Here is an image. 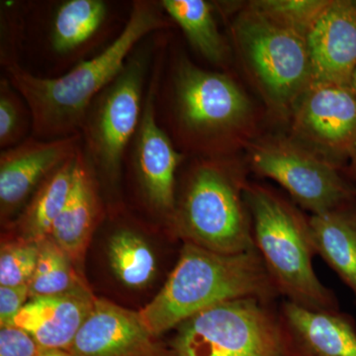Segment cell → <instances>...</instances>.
<instances>
[{
	"mask_svg": "<svg viewBox=\"0 0 356 356\" xmlns=\"http://www.w3.org/2000/svg\"><path fill=\"white\" fill-rule=\"evenodd\" d=\"M170 25L159 1L136 0L116 38L65 74L36 76L19 64L6 67L7 79L31 110L33 137L50 140L79 134L89 105L120 74L129 56L147 37Z\"/></svg>",
	"mask_w": 356,
	"mask_h": 356,
	"instance_id": "cell-1",
	"label": "cell"
},
{
	"mask_svg": "<svg viewBox=\"0 0 356 356\" xmlns=\"http://www.w3.org/2000/svg\"><path fill=\"white\" fill-rule=\"evenodd\" d=\"M280 296L257 250L226 254L184 243L165 285L140 317L159 337L199 312L240 298Z\"/></svg>",
	"mask_w": 356,
	"mask_h": 356,
	"instance_id": "cell-2",
	"label": "cell"
},
{
	"mask_svg": "<svg viewBox=\"0 0 356 356\" xmlns=\"http://www.w3.org/2000/svg\"><path fill=\"white\" fill-rule=\"evenodd\" d=\"M161 72L156 109H163L175 145L207 154L221 149L225 138L241 125L250 112V102L238 84L220 72H209L177 55Z\"/></svg>",
	"mask_w": 356,
	"mask_h": 356,
	"instance_id": "cell-3",
	"label": "cell"
},
{
	"mask_svg": "<svg viewBox=\"0 0 356 356\" xmlns=\"http://www.w3.org/2000/svg\"><path fill=\"white\" fill-rule=\"evenodd\" d=\"M254 248L280 296L313 311H339L334 293L314 268L309 219L291 203L261 185L245 191Z\"/></svg>",
	"mask_w": 356,
	"mask_h": 356,
	"instance_id": "cell-4",
	"label": "cell"
},
{
	"mask_svg": "<svg viewBox=\"0 0 356 356\" xmlns=\"http://www.w3.org/2000/svg\"><path fill=\"white\" fill-rule=\"evenodd\" d=\"M156 34L132 51L120 74L89 105L81 124V151L100 191L105 187L116 191L123 175L126 154L139 126L149 76L161 46Z\"/></svg>",
	"mask_w": 356,
	"mask_h": 356,
	"instance_id": "cell-5",
	"label": "cell"
},
{
	"mask_svg": "<svg viewBox=\"0 0 356 356\" xmlns=\"http://www.w3.org/2000/svg\"><path fill=\"white\" fill-rule=\"evenodd\" d=\"M245 186L240 173L222 159H197L185 177L170 226L184 243L212 252L255 250Z\"/></svg>",
	"mask_w": 356,
	"mask_h": 356,
	"instance_id": "cell-6",
	"label": "cell"
},
{
	"mask_svg": "<svg viewBox=\"0 0 356 356\" xmlns=\"http://www.w3.org/2000/svg\"><path fill=\"white\" fill-rule=\"evenodd\" d=\"M273 303L248 297L199 312L175 327L173 356H286Z\"/></svg>",
	"mask_w": 356,
	"mask_h": 356,
	"instance_id": "cell-7",
	"label": "cell"
},
{
	"mask_svg": "<svg viewBox=\"0 0 356 356\" xmlns=\"http://www.w3.org/2000/svg\"><path fill=\"white\" fill-rule=\"evenodd\" d=\"M234 31L243 58L275 108L293 112L312 83L306 38L248 6L236 18Z\"/></svg>",
	"mask_w": 356,
	"mask_h": 356,
	"instance_id": "cell-8",
	"label": "cell"
},
{
	"mask_svg": "<svg viewBox=\"0 0 356 356\" xmlns=\"http://www.w3.org/2000/svg\"><path fill=\"white\" fill-rule=\"evenodd\" d=\"M161 46L156 53L142 117L126 154L124 168L128 166L133 173L145 205L170 225L177 204V172L184 156L161 125L156 115Z\"/></svg>",
	"mask_w": 356,
	"mask_h": 356,
	"instance_id": "cell-9",
	"label": "cell"
},
{
	"mask_svg": "<svg viewBox=\"0 0 356 356\" xmlns=\"http://www.w3.org/2000/svg\"><path fill=\"white\" fill-rule=\"evenodd\" d=\"M252 165L259 175L280 184L312 215L356 199V191L341 177L336 165L290 140L259 144L252 151Z\"/></svg>",
	"mask_w": 356,
	"mask_h": 356,
	"instance_id": "cell-10",
	"label": "cell"
},
{
	"mask_svg": "<svg viewBox=\"0 0 356 356\" xmlns=\"http://www.w3.org/2000/svg\"><path fill=\"white\" fill-rule=\"evenodd\" d=\"M292 113L295 135L327 154L331 163L332 159L339 161L353 156L356 151V96L350 88L311 84Z\"/></svg>",
	"mask_w": 356,
	"mask_h": 356,
	"instance_id": "cell-11",
	"label": "cell"
},
{
	"mask_svg": "<svg viewBox=\"0 0 356 356\" xmlns=\"http://www.w3.org/2000/svg\"><path fill=\"white\" fill-rule=\"evenodd\" d=\"M81 134L44 140L28 138L0 154V210L8 221L21 213L47 179L81 149Z\"/></svg>",
	"mask_w": 356,
	"mask_h": 356,
	"instance_id": "cell-12",
	"label": "cell"
},
{
	"mask_svg": "<svg viewBox=\"0 0 356 356\" xmlns=\"http://www.w3.org/2000/svg\"><path fill=\"white\" fill-rule=\"evenodd\" d=\"M67 351L72 356H173L149 331L139 312L100 298Z\"/></svg>",
	"mask_w": 356,
	"mask_h": 356,
	"instance_id": "cell-13",
	"label": "cell"
},
{
	"mask_svg": "<svg viewBox=\"0 0 356 356\" xmlns=\"http://www.w3.org/2000/svg\"><path fill=\"white\" fill-rule=\"evenodd\" d=\"M311 84L350 88L356 67V1L330 0L307 35Z\"/></svg>",
	"mask_w": 356,
	"mask_h": 356,
	"instance_id": "cell-14",
	"label": "cell"
},
{
	"mask_svg": "<svg viewBox=\"0 0 356 356\" xmlns=\"http://www.w3.org/2000/svg\"><path fill=\"white\" fill-rule=\"evenodd\" d=\"M286 356H356V323L339 311H313L284 300L278 308Z\"/></svg>",
	"mask_w": 356,
	"mask_h": 356,
	"instance_id": "cell-15",
	"label": "cell"
},
{
	"mask_svg": "<svg viewBox=\"0 0 356 356\" xmlns=\"http://www.w3.org/2000/svg\"><path fill=\"white\" fill-rule=\"evenodd\" d=\"M97 297L88 284L63 294L33 297L14 321L44 350H69Z\"/></svg>",
	"mask_w": 356,
	"mask_h": 356,
	"instance_id": "cell-16",
	"label": "cell"
},
{
	"mask_svg": "<svg viewBox=\"0 0 356 356\" xmlns=\"http://www.w3.org/2000/svg\"><path fill=\"white\" fill-rule=\"evenodd\" d=\"M111 13L104 0L55 2L46 25L47 51L55 60L79 64L105 39Z\"/></svg>",
	"mask_w": 356,
	"mask_h": 356,
	"instance_id": "cell-17",
	"label": "cell"
},
{
	"mask_svg": "<svg viewBox=\"0 0 356 356\" xmlns=\"http://www.w3.org/2000/svg\"><path fill=\"white\" fill-rule=\"evenodd\" d=\"M102 215L99 184L79 149L69 198L54 222L50 238L74 264H81Z\"/></svg>",
	"mask_w": 356,
	"mask_h": 356,
	"instance_id": "cell-18",
	"label": "cell"
},
{
	"mask_svg": "<svg viewBox=\"0 0 356 356\" xmlns=\"http://www.w3.org/2000/svg\"><path fill=\"white\" fill-rule=\"evenodd\" d=\"M316 254L346 285L356 301V199L309 218Z\"/></svg>",
	"mask_w": 356,
	"mask_h": 356,
	"instance_id": "cell-19",
	"label": "cell"
},
{
	"mask_svg": "<svg viewBox=\"0 0 356 356\" xmlns=\"http://www.w3.org/2000/svg\"><path fill=\"white\" fill-rule=\"evenodd\" d=\"M77 154L79 152L56 170L21 211L14 222L17 236L35 243L50 238L54 222L69 198L76 172Z\"/></svg>",
	"mask_w": 356,
	"mask_h": 356,
	"instance_id": "cell-20",
	"label": "cell"
},
{
	"mask_svg": "<svg viewBox=\"0 0 356 356\" xmlns=\"http://www.w3.org/2000/svg\"><path fill=\"white\" fill-rule=\"evenodd\" d=\"M159 6L184 33L192 48L213 64L226 60L227 46L218 29L213 4L205 0H161Z\"/></svg>",
	"mask_w": 356,
	"mask_h": 356,
	"instance_id": "cell-21",
	"label": "cell"
},
{
	"mask_svg": "<svg viewBox=\"0 0 356 356\" xmlns=\"http://www.w3.org/2000/svg\"><path fill=\"white\" fill-rule=\"evenodd\" d=\"M108 257L115 275L130 288L147 286L158 269L156 259L147 241L137 232L121 227L109 238Z\"/></svg>",
	"mask_w": 356,
	"mask_h": 356,
	"instance_id": "cell-22",
	"label": "cell"
},
{
	"mask_svg": "<svg viewBox=\"0 0 356 356\" xmlns=\"http://www.w3.org/2000/svg\"><path fill=\"white\" fill-rule=\"evenodd\" d=\"M86 284L76 264L51 238L40 243L36 269L28 287L30 298L63 294Z\"/></svg>",
	"mask_w": 356,
	"mask_h": 356,
	"instance_id": "cell-23",
	"label": "cell"
},
{
	"mask_svg": "<svg viewBox=\"0 0 356 356\" xmlns=\"http://www.w3.org/2000/svg\"><path fill=\"white\" fill-rule=\"evenodd\" d=\"M33 133V116L22 95L6 76L0 79V147L18 146Z\"/></svg>",
	"mask_w": 356,
	"mask_h": 356,
	"instance_id": "cell-24",
	"label": "cell"
},
{
	"mask_svg": "<svg viewBox=\"0 0 356 356\" xmlns=\"http://www.w3.org/2000/svg\"><path fill=\"white\" fill-rule=\"evenodd\" d=\"M330 0H259L250 6L283 27L307 38Z\"/></svg>",
	"mask_w": 356,
	"mask_h": 356,
	"instance_id": "cell-25",
	"label": "cell"
},
{
	"mask_svg": "<svg viewBox=\"0 0 356 356\" xmlns=\"http://www.w3.org/2000/svg\"><path fill=\"white\" fill-rule=\"evenodd\" d=\"M40 243L16 236L2 243L0 250V286L28 285L36 269Z\"/></svg>",
	"mask_w": 356,
	"mask_h": 356,
	"instance_id": "cell-26",
	"label": "cell"
},
{
	"mask_svg": "<svg viewBox=\"0 0 356 356\" xmlns=\"http://www.w3.org/2000/svg\"><path fill=\"white\" fill-rule=\"evenodd\" d=\"M21 7L22 4L16 1L1 4L0 62L3 69L20 65L19 54L25 31V17Z\"/></svg>",
	"mask_w": 356,
	"mask_h": 356,
	"instance_id": "cell-27",
	"label": "cell"
},
{
	"mask_svg": "<svg viewBox=\"0 0 356 356\" xmlns=\"http://www.w3.org/2000/svg\"><path fill=\"white\" fill-rule=\"evenodd\" d=\"M44 350L28 332L20 327H0V356H39Z\"/></svg>",
	"mask_w": 356,
	"mask_h": 356,
	"instance_id": "cell-28",
	"label": "cell"
},
{
	"mask_svg": "<svg viewBox=\"0 0 356 356\" xmlns=\"http://www.w3.org/2000/svg\"><path fill=\"white\" fill-rule=\"evenodd\" d=\"M30 299L28 285L0 286V327L14 325V321Z\"/></svg>",
	"mask_w": 356,
	"mask_h": 356,
	"instance_id": "cell-29",
	"label": "cell"
},
{
	"mask_svg": "<svg viewBox=\"0 0 356 356\" xmlns=\"http://www.w3.org/2000/svg\"><path fill=\"white\" fill-rule=\"evenodd\" d=\"M39 356H72L67 350H44Z\"/></svg>",
	"mask_w": 356,
	"mask_h": 356,
	"instance_id": "cell-30",
	"label": "cell"
},
{
	"mask_svg": "<svg viewBox=\"0 0 356 356\" xmlns=\"http://www.w3.org/2000/svg\"><path fill=\"white\" fill-rule=\"evenodd\" d=\"M350 89L353 91V95L356 96V67L353 72V76H351Z\"/></svg>",
	"mask_w": 356,
	"mask_h": 356,
	"instance_id": "cell-31",
	"label": "cell"
},
{
	"mask_svg": "<svg viewBox=\"0 0 356 356\" xmlns=\"http://www.w3.org/2000/svg\"><path fill=\"white\" fill-rule=\"evenodd\" d=\"M353 156H355V168H356V151L355 154H353Z\"/></svg>",
	"mask_w": 356,
	"mask_h": 356,
	"instance_id": "cell-32",
	"label": "cell"
}]
</instances>
